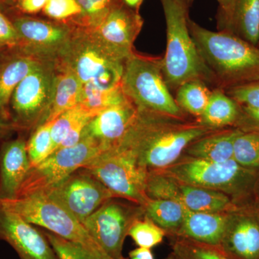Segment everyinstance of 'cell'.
<instances>
[{
    "instance_id": "obj_1",
    "label": "cell",
    "mask_w": 259,
    "mask_h": 259,
    "mask_svg": "<svg viewBox=\"0 0 259 259\" xmlns=\"http://www.w3.org/2000/svg\"><path fill=\"white\" fill-rule=\"evenodd\" d=\"M215 131L197 120L185 122L138 110L134 123L116 147L131 151L148 171H158L176 163L194 141Z\"/></svg>"
},
{
    "instance_id": "obj_2",
    "label": "cell",
    "mask_w": 259,
    "mask_h": 259,
    "mask_svg": "<svg viewBox=\"0 0 259 259\" xmlns=\"http://www.w3.org/2000/svg\"><path fill=\"white\" fill-rule=\"evenodd\" d=\"M188 27L199 55L210 71L214 88L259 81V47L226 30L212 31L189 17Z\"/></svg>"
},
{
    "instance_id": "obj_3",
    "label": "cell",
    "mask_w": 259,
    "mask_h": 259,
    "mask_svg": "<svg viewBox=\"0 0 259 259\" xmlns=\"http://www.w3.org/2000/svg\"><path fill=\"white\" fill-rule=\"evenodd\" d=\"M166 27V48L161 58L163 79L170 91L191 80L200 79L214 86L188 27L190 9L178 0H160Z\"/></svg>"
},
{
    "instance_id": "obj_4",
    "label": "cell",
    "mask_w": 259,
    "mask_h": 259,
    "mask_svg": "<svg viewBox=\"0 0 259 259\" xmlns=\"http://www.w3.org/2000/svg\"><path fill=\"white\" fill-rule=\"evenodd\" d=\"M158 171L186 185L223 192L237 205L255 202L259 172L244 168L233 159L219 163L182 156L176 163Z\"/></svg>"
},
{
    "instance_id": "obj_5",
    "label": "cell",
    "mask_w": 259,
    "mask_h": 259,
    "mask_svg": "<svg viewBox=\"0 0 259 259\" xmlns=\"http://www.w3.org/2000/svg\"><path fill=\"white\" fill-rule=\"evenodd\" d=\"M54 64L56 69L70 71L82 83L112 89L121 84L125 62L112 54L93 30L75 25L72 36Z\"/></svg>"
},
{
    "instance_id": "obj_6",
    "label": "cell",
    "mask_w": 259,
    "mask_h": 259,
    "mask_svg": "<svg viewBox=\"0 0 259 259\" xmlns=\"http://www.w3.org/2000/svg\"><path fill=\"white\" fill-rule=\"evenodd\" d=\"M121 87L139 111L185 119V112L177 105L163 79L161 58L134 53L124 64Z\"/></svg>"
},
{
    "instance_id": "obj_7",
    "label": "cell",
    "mask_w": 259,
    "mask_h": 259,
    "mask_svg": "<svg viewBox=\"0 0 259 259\" xmlns=\"http://www.w3.org/2000/svg\"><path fill=\"white\" fill-rule=\"evenodd\" d=\"M56 75L54 62L40 61L18 83L9 104L12 127L33 131L46 122L54 97Z\"/></svg>"
},
{
    "instance_id": "obj_8",
    "label": "cell",
    "mask_w": 259,
    "mask_h": 259,
    "mask_svg": "<svg viewBox=\"0 0 259 259\" xmlns=\"http://www.w3.org/2000/svg\"><path fill=\"white\" fill-rule=\"evenodd\" d=\"M81 168L100 181L116 197L144 207L150 199L146 193L148 170L139 164L129 150L110 148Z\"/></svg>"
},
{
    "instance_id": "obj_9",
    "label": "cell",
    "mask_w": 259,
    "mask_h": 259,
    "mask_svg": "<svg viewBox=\"0 0 259 259\" xmlns=\"http://www.w3.org/2000/svg\"><path fill=\"white\" fill-rule=\"evenodd\" d=\"M0 204L30 224L42 227L65 239L105 253L77 219L44 192L0 200Z\"/></svg>"
},
{
    "instance_id": "obj_10",
    "label": "cell",
    "mask_w": 259,
    "mask_h": 259,
    "mask_svg": "<svg viewBox=\"0 0 259 259\" xmlns=\"http://www.w3.org/2000/svg\"><path fill=\"white\" fill-rule=\"evenodd\" d=\"M144 207L126 199L113 197L81 223L90 236L112 259H125L122 248L130 228L144 217Z\"/></svg>"
},
{
    "instance_id": "obj_11",
    "label": "cell",
    "mask_w": 259,
    "mask_h": 259,
    "mask_svg": "<svg viewBox=\"0 0 259 259\" xmlns=\"http://www.w3.org/2000/svg\"><path fill=\"white\" fill-rule=\"evenodd\" d=\"M102 152L95 141L86 137H81L75 146L56 150L30 168L17 197L45 192L83 168Z\"/></svg>"
},
{
    "instance_id": "obj_12",
    "label": "cell",
    "mask_w": 259,
    "mask_h": 259,
    "mask_svg": "<svg viewBox=\"0 0 259 259\" xmlns=\"http://www.w3.org/2000/svg\"><path fill=\"white\" fill-rule=\"evenodd\" d=\"M41 192L81 223L107 200L116 197L111 191L83 168Z\"/></svg>"
},
{
    "instance_id": "obj_13",
    "label": "cell",
    "mask_w": 259,
    "mask_h": 259,
    "mask_svg": "<svg viewBox=\"0 0 259 259\" xmlns=\"http://www.w3.org/2000/svg\"><path fill=\"white\" fill-rule=\"evenodd\" d=\"M12 22L20 38L15 50L39 61L55 62L75 30L74 25L30 17H18Z\"/></svg>"
},
{
    "instance_id": "obj_14",
    "label": "cell",
    "mask_w": 259,
    "mask_h": 259,
    "mask_svg": "<svg viewBox=\"0 0 259 259\" xmlns=\"http://www.w3.org/2000/svg\"><path fill=\"white\" fill-rule=\"evenodd\" d=\"M218 248L230 259H259V206H237L228 212L226 231Z\"/></svg>"
},
{
    "instance_id": "obj_15",
    "label": "cell",
    "mask_w": 259,
    "mask_h": 259,
    "mask_svg": "<svg viewBox=\"0 0 259 259\" xmlns=\"http://www.w3.org/2000/svg\"><path fill=\"white\" fill-rule=\"evenodd\" d=\"M143 25L139 12L116 0L108 15L93 30L112 54L125 62L134 54V42Z\"/></svg>"
},
{
    "instance_id": "obj_16",
    "label": "cell",
    "mask_w": 259,
    "mask_h": 259,
    "mask_svg": "<svg viewBox=\"0 0 259 259\" xmlns=\"http://www.w3.org/2000/svg\"><path fill=\"white\" fill-rule=\"evenodd\" d=\"M0 240L20 259H59L42 231L0 204Z\"/></svg>"
},
{
    "instance_id": "obj_17",
    "label": "cell",
    "mask_w": 259,
    "mask_h": 259,
    "mask_svg": "<svg viewBox=\"0 0 259 259\" xmlns=\"http://www.w3.org/2000/svg\"><path fill=\"white\" fill-rule=\"evenodd\" d=\"M137 115L138 109L130 100L107 107L90 119L81 137L93 140L104 152L118 145Z\"/></svg>"
},
{
    "instance_id": "obj_18",
    "label": "cell",
    "mask_w": 259,
    "mask_h": 259,
    "mask_svg": "<svg viewBox=\"0 0 259 259\" xmlns=\"http://www.w3.org/2000/svg\"><path fill=\"white\" fill-rule=\"evenodd\" d=\"M30 168L25 139L19 138L3 145L0 150V200L18 197Z\"/></svg>"
},
{
    "instance_id": "obj_19",
    "label": "cell",
    "mask_w": 259,
    "mask_h": 259,
    "mask_svg": "<svg viewBox=\"0 0 259 259\" xmlns=\"http://www.w3.org/2000/svg\"><path fill=\"white\" fill-rule=\"evenodd\" d=\"M228 217V212H197L187 209L176 237L218 247L226 231Z\"/></svg>"
},
{
    "instance_id": "obj_20",
    "label": "cell",
    "mask_w": 259,
    "mask_h": 259,
    "mask_svg": "<svg viewBox=\"0 0 259 259\" xmlns=\"http://www.w3.org/2000/svg\"><path fill=\"white\" fill-rule=\"evenodd\" d=\"M241 131L237 127L217 130L194 141L185 150V155L219 163L230 161L233 159L235 140Z\"/></svg>"
},
{
    "instance_id": "obj_21",
    "label": "cell",
    "mask_w": 259,
    "mask_h": 259,
    "mask_svg": "<svg viewBox=\"0 0 259 259\" xmlns=\"http://www.w3.org/2000/svg\"><path fill=\"white\" fill-rule=\"evenodd\" d=\"M39 61L18 52L5 56L0 61V116L5 122H10L9 104L13 92Z\"/></svg>"
},
{
    "instance_id": "obj_22",
    "label": "cell",
    "mask_w": 259,
    "mask_h": 259,
    "mask_svg": "<svg viewBox=\"0 0 259 259\" xmlns=\"http://www.w3.org/2000/svg\"><path fill=\"white\" fill-rule=\"evenodd\" d=\"M177 182L179 183L177 202L192 212H228L238 206L231 197L223 192Z\"/></svg>"
},
{
    "instance_id": "obj_23",
    "label": "cell",
    "mask_w": 259,
    "mask_h": 259,
    "mask_svg": "<svg viewBox=\"0 0 259 259\" xmlns=\"http://www.w3.org/2000/svg\"><path fill=\"white\" fill-rule=\"evenodd\" d=\"M239 104L222 89L214 88L203 113L197 118L199 123L214 130L236 127L241 116Z\"/></svg>"
},
{
    "instance_id": "obj_24",
    "label": "cell",
    "mask_w": 259,
    "mask_h": 259,
    "mask_svg": "<svg viewBox=\"0 0 259 259\" xmlns=\"http://www.w3.org/2000/svg\"><path fill=\"white\" fill-rule=\"evenodd\" d=\"M56 69L54 97L45 122L55 120L63 112L80 105L82 100V82L69 71Z\"/></svg>"
},
{
    "instance_id": "obj_25",
    "label": "cell",
    "mask_w": 259,
    "mask_h": 259,
    "mask_svg": "<svg viewBox=\"0 0 259 259\" xmlns=\"http://www.w3.org/2000/svg\"><path fill=\"white\" fill-rule=\"evenodd\" d=\"M145 215L166 233L176 237L183 224L187 209L177 201L149 199L144 206Z\"/></svg>"
},
{
    "instance_id": "obj_26",
    "label": "cell",
    "mask_w": 259,
    "mask_h": 259,
    "mask_svg": "<svg viewBox=\"0 0 259 259\" xmlns=\"http://www.w3.org/2000/svg\"><path fill=\"white\" fill-rule=\"evenodd\" d=\"M231 32L258 47L259 0H237Z\"/></svg>"
},
{
    "instance_id": "obj_27",
    "label": "cell",
    "mask_w": 259,
    "mask_h": 259,
    "mask_svg": "<svg viewBox=\"0 0 259 259\" xmlns=\"http://www.w3.org/2000/svg\"><path fill=\"white\" fill-rule=\"evenodd\" d=\"M211 93L207 83L202 80H191L177 89L175 99L182 111L198 118L203 113Z\"/></svg>"
},
{
    "instance_id": "obj_28",
    "label": "cell",
    "mask_w": 259,
    "mask_h": 259,
    "mask_svg": "<svg viewBox=\"0 0 259 259\" xmlns=\"http://www.w3.org/2000/svg\"><path fill=\"white\" fill-rule=\"evenodd\" d=\"M127 100L121 84L115 88L102 89L91 82L83 83L81 105L96 115L107 107L120 105Z\"/></svg>"
},
{
    "instance_id": "obj_29",
    "label": "cell",
    "mask_w": 259,
    "mask_h": 259,
    "mask_svg": "<svg viewBox=\"0 0 259 259\" xmlns=\"http://www.w3.org/2000/svg\"><path fill=\"white\" fill-rule=\"evenodd\" d=\"M233 160L248 169L259 172V131H243L233 145Z\"/></svg>"
},
{
    "instance_id": "obj_30",
    "label": "cell",
    "mask_w": 259,
    "mask_h": 259,
    "mask_svg": "<svg viewBox=\"0 0 259 259\" xmlns=\"http://www.w3.org/2000/svg\"><path fill=\"white\" fill-rule=\"evenodd\" d=\"M59 259H112L105 253L95 251L81 243L69 241L51 233L42 231Z\"/></svg>"
},
{
    "instance_id": "obj_31",
    "label": "cell",
    "mask_w": 259,
    "mask_h": 259,
    "mask_svg": "<svg viewBox=\"0 0 259 259\" xmlns=\"http://www.w3.org/2000/svg\"><path fill=\"white\" fill-rule=\"evenodd\" d=\"M175 238L171 252L175 259H230L218 247L180 237Z\"/></svg>"
},
{
    "instance_id": "obj_32",
    "label": "cell",
    "mask_w": 259,
    "mask_h": 259,
    "mask_svg": "<svg viewBox=\"0 0 259 259\" xmlns=\"http://www.w3.org/2000/svg\"><path fill=\"white\" fill-rule=\"evenodd\" d=\"M81 14L75 18L74 25L94 30L110 13L116 0H76Z\"/></svg>"
},
{
    "instance_id": "obj_33",
    "label": "cell",
    "mask_w": 259,
    "mask_h": 259,
    "mask_svg": "<svg viewBox=\"0 0 259 259\" xmlns=\"http://www.w3.org/2000/svg\"><path fill=\"white\" fill-rule=\"evenodd\" d=\"M52 125L51 121L39 125L32 131L31 136L27 141V152L31 167L36 166L52 153Z\"/></svg>"
},
{
    "instance_id": "obj_34",
    "label": "cell",
    "mask_w": 259,
    "mask_h": 259,
    "mask_svg": "<svg viewBox=\"0 0 259 259\" xmlns=\"http://www.w3.org/2000/svg\"><path fill=\"white\" fill-rule=\"evenodd\" d=\"M166 234V232L146 215L134 221L128 231V236L138 247L149 249L161 244Z\"/></svg>"
},
{
    "instance_id": "obj_35",
    "label": "cell",
    "mask_w": 259,
    "mask_h": 259,
    "mask_svg": "<svg viewBox=\"0 0 259 259\" xmlns=\"http://www.w3.org/2000/svg\"><path fill=\"white\" fill-rule=\"evenodd\" d=\"M88 114L96 115L85 108L80 104L77 106L63 112L60 115L58 116L55 120H53V125L51 131V139H52V153L59 148L61 143L64 141L65 137L73 125L79 119Z\"/></svg>"
},
{
    "instance_id": "obj_36",
    "label": "cell",
    "mask_w": 259,
    "mask_h": 259,
    "mask_svg": "<svg viewBox=\"0 0 259 259\" xmlns=\"http://www.w3.org/2000/svg\"><path fill=\"white\" fill-rule=\"evenodd\" d=\"M42 12L53 20L64 21L79 16L81 10L76 0H49Z\"/></svg>"
},
{
    "instance_id": "obj_37",
    "label": "cell",
    "mask_w": 259,
    "mask_h": 259,
    "mask_svg": "<svg viewBox=\"0 0 259 259\" xmlns=\"http://www.w3.org/2000/svg\"><path fill=\"white\" fill-rule=\"evenodd\" d=\"M242 107L259 110V81L224 90Z\"/></svg>"
},
{
    "instance_id": "obj_38",
    "label": "cell",
    "mask_w": 259,
    "mask_h": 259,
    "mask_svg": "<svg viewBox=\"0 0 259 259\" xmlns=\"http://www.w3.org/2000/svg\"><path fill=\"white\" fill-rule=\"evenodd\" d=\"M20 38L13 22L0 10V49H16Z\"/></svg>"
},
{
    "instance_id": "obj_39",
    "label": "cell",
    "mask_w": 259,
    "mask_h": 259,
    "mask_svg": "<svg viewBox=\"0 0 259 259\" xmlns=\"http://www.w3.org/2000/svg\"><path fill=\"white\" fill-rule=\"evenodd\" d=\"M217 1L218 29L219 30L231 32L232 20H233L237 0H217Z\"/></svg>"
},
{
    "instance_id": "obj_40",
    "label": "cell",
    "mask_w": 259,
    "mask_h": 259,
    "mask_svg": "<svg viewBox=\"0 0 259 259\" xmlns=\"http://www.w3.org/2000/svg\"><path fill=\"white\" fill-rule=\"evenodd\" d=\"M241 106V105H240ZM241 116L236 127L243 131L256 130L259 131V110L242 107Z\"/></svg>"
},
{
    "instance_id": "obj_41",
    "label": "cell",
    "mask_w": 259,
    "mask_h": 259,
    "mask_svg": "<svg viewBox=\"0 0 259 259\" xmlns=\"http://www.w3.org/2000/svg\"><path fill=\"white\" fill-rule=\"evenodd\" d=\"M49 0H16V6L26 14H35L42 11Z\"/></svg>"
},
{
    "instance_id": "obj_42",
    "label": "cell",
    "mask_w": 259,
    "mask_h": 259,
    "mask_svg": "<svg viewBox=\"0 0 259 259\" xmlns=\"http://www.w3.org/2000/svg\"><path fill=\"white\" fill-rule=\"evenodd\" d=\"M130 259H154L152 251L149 248H137L129 253Z\"/></svg>"
},
{
    "instance_id": "obj_43",
    "label": "cell",
    "mask_w": 259,
    "mask_h": 259,
    "mask_svg": "<svg viewBox=\"0 0 259 259\" xmlns=\"http://www.w3.org/2000/svg\"><path fill=\"white\" fill-rule=\"evenodd\" d=\"M122 2L126 6L139 12L140 7L142 5L144 0H122Z\"/></svg>"
},
{
    "instance_id": "obj_44",
    "label": "cell",
    "mask_w": 259,
    "mask_h": 259,
    "mask_svg": "<svg viewBox=\"0 0 259 259\" xmlns=\"http://www.w3.org/2000/svg\"><path fill=\"white\" fill-rule=\"evenodd\" d=\"M255 202L259 206V177L255 190Z\"/></svg>"
},
{
    "instance_id": "obj_45",
    "label": "cell",
    "mask_w": 259,
    "mask_h": 259,
    "mask_svg": "<svg viewBox=\"0 0 259 259\" xmlns=\"http://www.w3.org/2000/svg\"><path fill=\"white\" fill-rule=\"evenodd\" d=\"M181 3H182L185 7L190 9L191 5L193 3V0H178Z\"/></svg>"
},
{
    "instance_id": "obj_46",
    "label": "cell",
    "mask_w": 259,
    "mask_h": 259,
    "mask_svg": "<svg viewBox=\"0 0 259 259\" xmlns=\"http://www.w3.org/2000/svg\"><path fill=\"white\" fill-rule=\"evenodd\" d=\"M7 126V122H5L3 118H2L1 116H0V136H1L2 131H3V129L5 127Z\"/></svg>"
},
{
    "instance_id": "obj_47",
    "label": "cell",
    "mask_w": 259,
    "mask_h": 259,
    "mask_svg": "<svg viewBox=\"0 0 259 259\" xmlns=\"http://www.w3.org/2000/svg\"><path fill=\"white\" fill-rule=\"evenodd\" d=\"M15 3V0H0V4L13 5Z\"/></svg>"
},
{
    "instance_id": "obj_48",
    "label": "cell",
    "mask_w": 259,
    "mask_h": 259,
    "mask_svg": "<svg viewBox=\"0 0 259 259\" xmlns=\"http://www.w3.org/2000/svg\"><path fill=\"white\" fill-rule=\"evenodd\" d=\"M2 50H3V49H0V61H1L2 59H3L5 56V55H3V53L2 52Z\"/></svg>"
},
{
    "instance_id": "obj_49",
    "label": "cell",
    "mask_w": 259,
    "mask_h": 259,
    "mask_svg": "<svg viewBox=\"0 0 259 259\" xmlns=\"http://www.w3.org/2000/svg\"><path fill=\"white\" fill-rule=\"evenodd\" d=\"M164 259H175V257L173 256V255L171 254H169L168 255V256L166 257V258H164Z\"/></svg>"
},
{
    "instance_id": "obj_50",
    "label": "cell",
    "mask_w": 259,
    "mask_h": 259,
    "mask_svg": "<svg viewBox=\"0 0 259 259\" xmlns=\"http://www.w3.org/2000/svg\"><path fill=\"white\" fill-rule=\"evenodd\" d=\"M258 47H259V44H258Z\"/></svg>"
}]
</instances>
